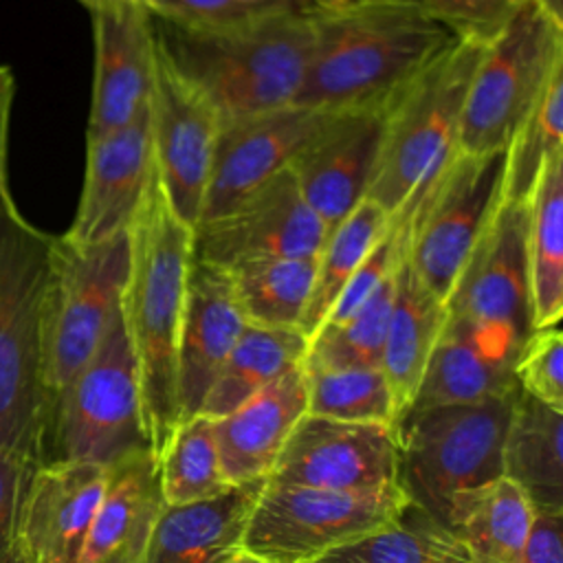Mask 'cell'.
<instances>
[{
    "label": "cell",
    "instance_id": "cell-38",
    "mask_svg": "<svg viewBox=\"0 0 563 563\" xmlns=\"http://www.w3.org/2000/svg\"><path fill=\"white\" fill-rule=\"evenodd\" d=\"M165 22L187 29H224L279 13L317 9V0H141Z\"/></svg>",
    "mask_w": 563,
    "mask_h": 563
},
{
    "label": "cell",
    "instance_id": "cell-10",
    "mask_svg": "<svg viewBox=\"0 0 563 563\" xmlns=\"http://www.w3.org/2000/svg\"><path fill=\"white\" fill-rule=\"evenodd\" d=\"M150 446L143 431L139 374L121 306L97 352L57 394L46 460L112 464Z\"/></svg>",
    "mask_w": 563,
    "mask_h": 563
},
{
    "label": "cell",
    "instance_id": "cell-44",
    "mask_svg": "<svg viewBox=\"0 0 563 563\" xmlns=\"http://www.w3.org/2000/svg\"><path fill=\"white\" fill-rule=\"evenodd\" d=\"M554 22L563 24V0H534Z\"/></svg>",
    "mask_w": 563,
    "mask_h": 563
},
{
    "label": "cell",
    "instance_id": "cell-31",
    "mask_svg": "<svg viewBox=\"0 0 563 563\" xmlns=\"http://www.w3.org/2000/svg\"><path fill=\"white\" fill-rule=\"evenodd\" d=\"M389 224L391 213L365 198L343 220L328 229V235L314 255V284L299 325V332L306 339L321 328L341 290L387 233Z\"/></svg>",
    "mask_w": 563,
    "mask_h": 563
},
{
    "label": "cell",
    "instance_id": "cell-3",
    "mask_svg": "<svg viewBox=\"0 0 563 563\" xmlns=\"http://www.w3.org/2000/svg\"><path fill=\"white\" fill-rule=\"evenodd\" d=\"M312 13H279L224 29H187L152 15V29L163 57L224 125L295 103L314 42Z\"/></svg>",
    "mask_w": 563,
    "mask_h": 563
},
{
    "label": "cell",
    "instance_id": "cell-34",
    "mask_svg": "<svg viewBox=\"0 0 563 563\" xmlns=\"http://www.w3.org/2000/svg\"><path fill=\"white\" fill-rule=\"evenodd\" d=\"M156 464L167 506L213 499L233 488L220 466L213 420L202 413H194L174 427L156 455Z\"/></svg>",
    "mask_w": 563,
    "mask_h": 563
},
{
    "label": "cell",
    "instance_id": "cell-30",
    "mask_svg": "<svg viewBox=\"0 0 563 563\" xmlns=\"http://www.w3.org/2000/svg\"><path fill=\"white\" fill-rule=\"evenodd\" d=\"M306 347L308 339L299 330L246 323L209 387L198 413L211 420L231 413L282 374L301 365Z\"/></svg>",
    "mask_w": 563,
    "mask_h": 563
},
{
    "label": "cell",
    "instance_id": "cell-48",
    "mask_svg": "<svg viewBox=\"0 0 563 563\" xmlns=\"http://www.w3.org/2000/svg\"><path fill=\"white\" fill-rule=\"evenodd\" d=\"M336 2H343V0H317L319 7H328V4H336Z\"/></svg>",
    "mask_w": 563,
    "mask_h": 563
},
{
    "label": "cell",
    "instance_id": "cell-32",
    "mask_svg": "<svg viewBox=\"0 0 563 563\" xmlns=\"http://www.w3.org/2000/svg\"><path fill=\"white\" fill-rule=\"evenodd\" d=\"M308 563H468L457 537L411 501L391 523Z\"/></svg>",
    "mask_w": 563,
    "mask_h": 563
},
{
    "label": "cell",
    "instance_id": "cell-43",
    "mask_svg": "<svg viewBox=\"0 0 563 563\" xmlns=\"http://www.w3.org/2000/svg\"><path fill=\"white\" fill-rule=\"evenodd\" d=\"M15 97V79L9 66H0V191L9 187V130Z\"/></svg>",
    "mask_w": 563,
    "mask_h": 563
},
{
    "label": "cell",
    "instance_id": "cell-45",
    "mask_svg": "<svg viewBox=\"0 0 563 563\" xmlns=\"http://www.w3.org/2000/svg\"><path fill=\"white\" fill-rule=\"evenodd\" d=\"M222 563H271V561H266V559H262V556L249 552L246 548H240V550H235L231 556H227Z\"/></svg>",
    "mask_w": 563,
    "mask_h": 563
},
{
    "label": "cell",
    "instance_id": "cell-41",
    "mask_svg": "<svg viewBox=\"0 0 563 563\" xmlns=\"http://www.w3.org/2000/svg\"><path fill=\"white\" fill-rule=\"evenodd\" d=\"M35 462L0 451V554L18 539L22 504Z\"/></svg>",
    "mask_w": 563,
    "mask_h": 563
},
{
    "label": "cell",
    "instance_id": "cell-4",
    "mask_svg": "<svg viewBox=\"0 0 563 563\" xmlns=\"http://www.w3.org/2000/svg\"><path fill=\"white\" fill-rule=\"evenodd\" d=\"M53 233L0 191V451L42 464L48 455L51 398L44 387L42 312Z\"/></svg>",
    "mask_w": 563,
    "mask_h": 563
},
{
    "label": "cell",
    "instance_id": "cell-40",
    "mask_svg": "<svg viewBox=\"0 0 563 563\" xmlns=\"http://www.w3.org/2000/svg\"><path fill=\"white\" fill-rule=\"evenodd\" d=\"M528 0H420L455 40L490 44Z\"/></svg>",
    "mask_w": 563,
    "mask_h": 563
},
{
    "label": "cell",
    "instance_id": "cell-24",
    "mask_svg": "<svg viewBox=\"0 0 563 563\" xmlns=\"http://www.w3.org/2000/svg\"><path fill=\"white\" fill-rule=\"evenodd\" d=\"M266 477L233 486L229 493L158 515L139 563H222L242 548L249 517Z\"/></svg>",
    "mask_w": 563,
    "mask_h": 563
},
{
    "label": "cell",
    "instance_id": "cell-29",
    "mask_svg": "<svg viewBox=\"0 0 563 563\" xmlns=\"http://www.w3.org/2000/svg\"><path fill=\"white\" fill-rule=\"evenodd\" d=\"M526 264L532 330L563 314V150L541 169L526 200Z\"/></svg>",
    "mask_w": 563,
    "mask_h": 563
},
{
    "label": "cell",
    "instance_id": "cell-28",
    "mask_svg": "<svg viewBox=\"0 0 563 563\" xmlns=\"http://www.w3.org/2000/svg\"><path fill=\"white\" fill-rule=\"evenodd\" d=\"M534 506L508 477L453 497L446 526L462 543L468 563H519Z\"/></svg>",
    "mask_w": 563,
    "mask_h": 563
},
{
    "label": "cell",
    "instance_id": "cell-20",
    "mask_svg": "<svg viewBox=\"0 0 563 563\" xmlns=\"http://www.w3.org/2000/svg\"><path fill=\"white\" fill-rule=\"evenodd\" d=\"M106 477V464L84 460H46L35 466L18 526V543L29 563H81Z\"/></svg>",
    "mask_w": 563,
    "mask_h": 563
},
{
    "label": "cell",
    "instance_id": "cell-1",
    "mask_svg": "<svg viewBox=\"0 0 563 563\" xmlns=\"http://www.w3.org/2000/svg\"><path fill=\"white\" fill-rule=\"evenodd\" d=\"M314 42L297 106L387 103L455 37L420 0H343L314 9Z\"/></svg>",
    "mask_w": 563,
    "mask_h": 563
},
{
    "label": "cell",
    "instance_id": "cell-6",
    "mask_svg": "<svg viewBox=\"0 0 563 563\" xmlns=\"http://www.w3.org/2000/svg\"><path fill=\"white\" fill-rule=\"evenodd\" d=\"M521 389L471 405L411 409L398 422V484L446 526L455 495L501 477V446Z\"/></svg>",
    "mask_w": 563,
    "mask_h": 563
},
{
    "label": "cell",
    "instance_id": "cell-14",
    "mask_svg": "<svg viewBox=\"0 0 563 563\" xmlns=\"http://www.w3.org/2000/svg\"><path fill=\"white\" fill-rule=\"evenodd\" d=\"M147 110L158 185L172 211L194 229L205 207L220 117L158 46Z\"/></svg>",
    "mask_w": 563,
    "mask_h": 563
},
{
    "label": "cell",
    "instance_id": "cell-25",
    "mask_svg": "<svg viewBox=\"0 0 563 563\" xmlns=\"http://www.w3.org/2000/svg\"><path fill=\"white\" fill-rule=\"evenodd\" d=\"M446 319V301L420 282L407 255H402L396 268L394 303L380 354V372L391 391L396 427L411 409Z\"/></svg>",
    "mask_w": 563,
    "mask_h": 563
},
{
    "label": "cell",
    "instance_id": "cell-16",
    "mask_svg": "<svg viewBox=\"0 0 563 563\" xmlns=\"http://www.w3.org/2000/svg\"><path fill=\"white\" fill-rule=\"evenodd\" d=\"M385 106L330 112L288 165L303 200L328 229L367 198L383 139Z\"/></svg>",
    "mask_w": 563,
    "mask_h": 563
},
{
    "label": "cell",
    "instance_id": "cell-22",
    "mask_svg": "<svg viewBox=\"0 0 563 563\" xmlns=\"http://www.w3.org/2000/svg\"><path fill=\"white\" fill-rule=\"evenodd\" d=\"M303 413H308L306 374L295 365L238 409L213 420L224 477L233 486L266 477Z\"/></svg>",
    "mask_w": 563,
    "mask_h": 563
},
{
    "label": "cell",
    "instance_id": "cell-15",
    "mask_svg": "<svg viewBox=\"0 0 563 563\" xmlns=\"http://www.w3.org/2000/svg\"><path fill=\"white\" fill-rule=\"evenodd\" d=\"M325 235V222L286 167L224 213L200 222L194 229V257L224 271L246 260L314 257Z\"/></svg>",
    "mask_w": 563,
    "mask_h": 563
},
{
    "label": "cell",
    "instance_id": "cell-8",
    "mask_svg": "<svg viewBox=\"0 0 563 563\" xmlns=\"http://www.w3.org/2000/svg\"><path fill=\"white\" fill-rule=\"evenodd\" d=\"M128 264V231L97 244L53 235L42 312L44 387L51 405L97 352L121 306Z\"/></svg>",
    "mask_w": 563,
    "mask_h": 563
},
{
    "label": "cell",
    "instance_id": "cell-42",
    "mask_svg": "<svg viewBox=\"0 0 563 563\" xmlns=\"http://www.w3.org/2000/svg\"><path fill=\"white\" fill-rule=\"evenodd\" d=\"M519 563H563V512L534 510Z\"/></svg>",
    "mask_w": 563,
    "mask_h": 563
},
{
    "label": "cell",
    "instance_id": "cell-26",
    "mask_svg": "<svg viewBox=\"0 0 563 563\" xmlns=\"http://www.w3.org/2000/svg\"><path fill=\"white\" fill-rule=\"evenodd\" d=\"M515 358V352L446 319L411 409L471 405L512 394L519 389Z\"/></svg>",
    "mask_w": 563,
    "mask_h": 563
},
{
    "label": "cell",
    "instance_id": "cell-47",
    "mask_svg": "<svg viewBox=\"0 0 563 563\" xmlns=\"http://www.w3.org/2000/svg\"><path fill=\"white\" fill-rule=\"evenodd\" d=\"M77 2H81L88 11H92V9H99V7H108V4H117V2H130V0H77ZM136 2H141V0H136Z\"/></svg>",
    "mask_w": 563,
    "mask_h": 563
},
{
    "label": "cell",
    "instance_id": "cell-23",
    "mask_svg": "<svg viewBox=\"0 0 563 563\" xmlns=\"http://www.w3.org/2000/svg\"><path fill=\"white\" fill-rule=\"evenodd\" d=\"M163 508L158 464L150 446L108 464L81 563H139Z\"/></svg>",
    "mask_w": 563,
    "mask_h": 563
},
{
    "label": "cell",
    "instance_id": "cell-39",
    "mask_svg": "<svg viewBox=\"0 0 563 563\" xmlns=\"http://www.w3.org/2000/svg\"><path fill=\"white\" fill-rule=\"evenodd\" d=\"M515 380L523 394L563 413V334L559 325L532 330L515 358Z\"/></svg>",
    "mask_w": 563,
    "mask_h": 563
},
{
    "label": "cell",
    "instance_id": "cell-7",
    "mask_svg": "<svg viewBox=\"0 0 563 563\" xmlns=\"http://www.w3.org/2000/svg\"><path fill=\"white\" fill-rule=\"evenodd\" d=\"M506 150L455 152L396 211L405 218V255L420 282L446 301L501 205Z\"/></svg>",
    "mask_w": 563,
    "mask_h": 563
},
{
    "label": "cell",
    "instance_id": "cell-35",
    "mask_svg": "<svg viewBox=\"0 0 563 563\" xmlns=\"http://www.w3.org/2000/svg\"><path fill=\"white\" fill-rule=\"evenodd\" d=\"M396 271L347 319L321 325L306 347L303 367H380L387 321L394 303Z\"/></svg>",
    "mask_w": 563,
    "mask_h": 563
},
{
    "label": "cell",
    "instance_id": "cell-2",
    "mask_svg": "<svg viewBox=\"0 0 563 563\" xmlns=\"http://www.w3.org/2000/svg\"><path fill=\"white\" fill-rule=\"evenodd\" d=\"M128 235L130 264L121 314L136 361L143 431L158 455L180 420L176 352L194 262V229L172 211L156 169Z\"/></svg>",
    "mask_w": 563,
    "mask_h": 563
},
{
    "label": "cell",
    "instance_id": "cell-11",
    "mask_svg": "<svg viewBox=\"0 0 563 563\" xmlns=\"http://www.w3.org/2000/svg\"><path fill=\"white\" fill-rule=\"evenodd\" d=\"M407 504L400 488L336 493L266 484L249 517L242 548L271 563H308L391 523Z\"/></svg>",
    "mask_w": 563,
    "mask_h": 563
},
{
    "label": "cell",
    "instance_id": "cell-12",
    "mask_svg": "<svg viewBox=\"0 0 563 563\" xmlns=\"http://www.w3.org/2000/svg\"><path fill=\"white\" fill-rule=\"evenodd\" d=\"M446 310L451 321L519 354L532 332L526 202L501 200L446 299Z\"/></svg>",
    "mask_w": 563,
    "mask_h": 563
},
{
    "label": "cell",
    "instance_id": "cell-21",
    "mask_svg": "<svg viewBox=\"0 0 563 563\" xmlns=\"http://www.w3.org/2000/svg\"><path fill=\"white\" fill-rule=\"evenodd\" d=\"M244 328L246 319L229 273L194 257L176 352L180 420L200 411L209 387Z\"/></svg>",
    "mask_w": 563,
    "mask_h": 563
},
{
    "label": "cell",
    "instance_id": "cell-19",
    "mask_svg": "<svg viewBox=\"0 0 563 563\" xmlns=\"http://www.w3.org/2000/svg\"><path fill=\"white\" fill-rule=\"evenodd\" d=\"M330 110L292 103L279 110L224 123L218 134L205 207L198 224L224 213L249 191L286 169L301 145L321 128Z\"/></svg>",
    "mask_w": 563,
    "mask_h": 563
},
{
    "label": "cell",
    "instance_id": "cell-17",
    "mask_svg": "<svg viewBox=\"0 0 563 563\" xmlns=\"http://www.w3.org/2000/svg\"><path fill=\"white\" fill-rule=\"evenodd\" d=\"M90 20L95 73L86 139L123 128L147 110L156 64L152 13L141 2L92 9Z\"/></svg>",
    "mask_w": 563,
    "mask_h": 563
},
{
    "label": "cell",
    "instance_id": "cell-18",
    "mask_svg": "<svg viewBox=\"0 0 563 563\" xmlns=\"http://www.w3.org/2000/svg\"><path fill=\"white\" fill-rule=\"evenodd\" d=\"M152 176L150 110L123 128L86 139L84 185L75 218L62 235L77 244H97L125 233Z\"/></svg>",
    "mask_w": 563,
    "mask_h": 563
},
{
    "label": "cell",
    "instance_id": "cell-13",
    "mask_svg": "<svg viewBox=\"0 0 563 563\" xmlns=\"http://www.w3.org/2000/svg\"><path fill=\"white\" fill-rule=\"evenodd\" d=\"M266 484L336 493L396 490L400 488L398 433L387 424L303 413L271 466Z\"/></svg>",
    "mask_w": 563,
    "mask_h": 563
},
{
    "label": "cell",
    "instance_id": "cell-46",
    "mask_svg": "<svg viewBox=\"0 0 563 563\" xmlns=\"http://www.w3.org/2000/svg\"><path fill=\"white\" fill-rule=\"evenodd\" d=\"M0 563H29L24 552H22V548H20V543H18V539L0 554Z\"/></svg>",
    "mask_w": 563,
    "mask_h": 563
},
{
    "label": "cell",
    "instance_id": "cell-37",
    "mask_svg": "<svg viewBox=\"0 0 563 563\" xmlns=\"http://www.w3.org/2000/svg\"><path fill=\"white\" fill-rule=\"evenodd\" d=\"M303 374L308 413L396 429L391 391L380 367H303Z\"/></svg>",
    "mask_w": 563,
    "mask_h": 563
},
{
    "label": "cell",
    "instance_id": "cell-9",
    "mask_svg": "<svg viewBox=\"0 0 563 563\" xmlns=\"http://www.w3.org/2000/svg\"><path fill=\"white\" fill-rule=\"evenodd\" d=\"M563 66V24L528 0L486 44L466 88L457 152H504Z\"/></svg>",
    "mask_w": 563,
    "mask_h": 563
},
{
    "label": "cell",
    "instance_id": "cell-27",
    "mask_svg": "<svg viewBox=\"0 0 563 563\" xmlns=\"http://www.w3.org/2000/svg\"><path fill=\"white\" fill-rule=\"evenodd\" d=\"M501 475L534 510L563 512V413L519 391L501 446Z\"/></svg>",
    "mask_w": 563,
    "mask_h": 563
},
{
    "label": "cell",
    "instance_id": "cell-36",
    "mask_svg": "<svg viewBox=\"0 0 563 563\" xmlns=\"http://www.w3.org/2000/svg\"><path fill=\"white\" fill-rule=\"evenodd\" d=\"M563 150V66L506 147L501 200L526 202L545 163Z\"/></svg>",
    "mask_w": 563,
    "mask_h": 563
},
{
    "label": "cell",
    "instance_id": "cell-5",
    "mask_svg": "<svg viewBox=\"0 0 563 563\" xmlns=\"http://www.w3.org/2000/svg\"><path fill=\"white\" fill-rule=\"evenodd\" d=\"M486 44L453 40L385 106L367 198L396 213L457 152L464 97Z\"/></svg>",
    "mask_w": 563,
    "mask_h": 563
},
{
    "label": "cell",
    "instance_id": "cell-33",
    "mask_svg": "<svg viewBox=\"0 0 563 563\" xmlns=\"http://www.w3.org/2000/svg\"><path fill=\"white\" fill-rule=\"evenodd\" d=\"M227 273L246 323L299 330L314 284V257L246 260Z\"/></svg>",
    "mask_w": 563,
    "mask_h": 563
}]
</instances>
